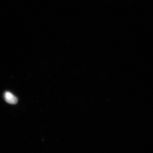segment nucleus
<instances>
[{
	"instance_id": "obj_1",
	"label": "nucleus",
	"mask_w": 153,
	"mask_h": 153,
	"mask_svg": "<svg viewBox=\"0 0 153 153\" xmlns=\"http://www.w3.org/2000/svg\"><path fill=\"white\" fill-rule=\"evenodd\" d=\"M4 98L6 102L11 104H16L18 102V99L13 94L7 91L4 94Z\"/></svg>"
}]
</instances>
